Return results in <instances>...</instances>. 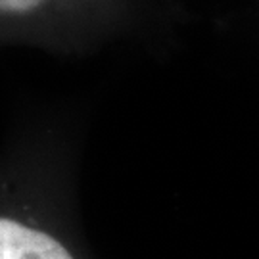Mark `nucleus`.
<instances>
[{
	"mask_svg": "<svg viewBox=\"0 0 259 259\" xmlns=\"http://www.w3.org/2000/svg\"><path fill=\"white\" fill-rule=\"evenodd\" d=\"M0 259H75V255L47 229L0 215Z\"/></svg>",
	"mask_w": 259,
	"mask_h": 259,
	"instance_id": "2",
	"label": "nucleus"
},
{
	"mask_svg": "<svg viewBox=\"0 0 259 259\" xmlns=\"http://www.w3.org/2000/svg\"><path fill=\"white\" fill-rule=\"evenodd\" d=\"M123 0H0V33L79 40L108 33Z\"/></svg>",
	"mask_w": 259,
	"mask_h": 259,
	"instance_id": "1",
	"label": "nucleus"
}]
</instances>
